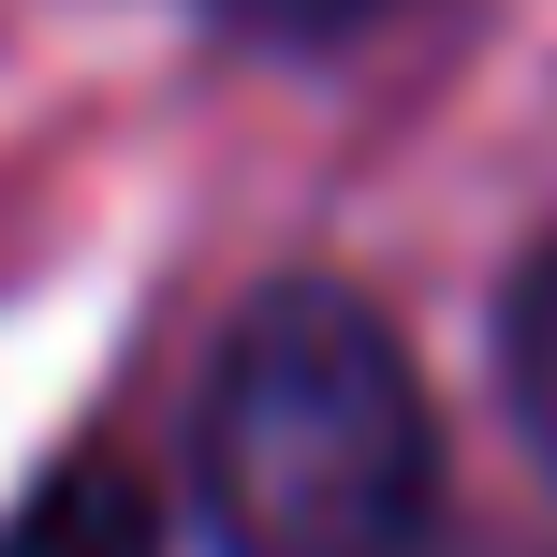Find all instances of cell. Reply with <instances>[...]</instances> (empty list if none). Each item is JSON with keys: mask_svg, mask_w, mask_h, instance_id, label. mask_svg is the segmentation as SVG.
<instances>
[{"mask_svg": "<svg viewBox=\"0 0 557 557\" xmlns=\"http://www.w3.org/2000/svg\"><path fill=\"white\" fill-rule=\"evenodd\" d=\"M191 470L221 557H411L441 513V411L352 278H278L221 337Z\"/></svg>", "mask_w": 557, "mask_h": 557, "instance_id": "1", "label": "cell"}, {"mask_svg": "<svg viewBox=\"0 0 557 557\" xmlns=\"http://www.w3.org/2000/svg\"><path fill=\"white\" fill-rule=\"evenodd\" d=\"M0 557H162V513L133 470L74 455L59 484H29V513H0Z\"/></svg>", "mask_w": 557, "mask_h": 557, "instance_id": "2", "label": "cell"}, {"mask_svg": "<svg viewBox=\"0 0 557 557\" xmlns=\"http://www.w3.org/2000/svg\"><path fill=\"white\" fill-rule=\"evenodd\" d=\"M499 382H513V425H529V455L557 470V235L513 264V308H499Z\"/></svg>", "mask_w": 557, "mask_h": 557, "instance_id": "3", "label": "cell"}, {"mask_svg": "<svg viewBox=\"0 0 557 557\" xmlns=\"http://www.w3.org/2000/svg\"><path fill=\"white\" fill-rule=\"evenodd\" d=\"M235 29H278V45H308V29H352V15H396V0H221Z\"/></svg>", "mask_w": 557, "mask_h": 557, "instance_id": "4", "label": "cell"}]
</instances>
